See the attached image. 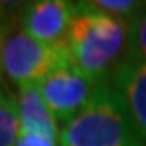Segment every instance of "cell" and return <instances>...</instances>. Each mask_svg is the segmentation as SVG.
Returning a JSON list of instances; mask_svg holds the SVG:
<instances>
[{
    "label": "cell",
    "mask_w": 146,
    "mask_h": 146,
    "mask_svg": "<svg viewBox=\"0 0 146 146\" xmlns=\"http://www.w3.org/2000/svg\"><path fill=\"white\" fill-rule=\"evenodd\" d=\"M76 15V4L65 0H38L23 10V31L46 44H61L66 40L70 23Z\"/></svg>",
    "instance_id": "5b68a950"
},
{
    "label": "cell",
    "mask_w": 146,
    "mask_h": 146,
    "mask_svg": "<svg viewBox=\"0 0 146 146\" xmlns=\"http://www.w3.org/2000/svg\"><path fill=\"white\" fill-rule=\"evenodd\" d=\"M72 61L66 42L46 44L25 31L10 33L2 48V72L17 86L38 84L57 66Z\"/></svg>",
    "instance_id": "3957f363"
},
{
    "label": "cell",
    "mask_w": 146,
    "mask_h": 146,
    "mask_svg": "<svg viewBox=\"0 0 146 146\" xmlns=\"http://www.w3.org/2000/svg\"><path fill=\"white\" fill-rule=\"evenodd\" d=\"M61 146H146L137 133L121 95L101 82L86 108L61 127Z\"/></svg>",
    "instance_id": "7a4b0ae2"
},
{
    "label": "cell",
    "mask_w": 146,
    "mask_h": 146,
    "mask_svg": "<svg viewBox=\"0 0 146 146\" xmlns=\"http://www.w3.org/2000/svg\"><path fill=\"white\" fill-rule=\"evenodd\" d=\"M19 121H21V133H36L57 141L59 127L57 119L51 110L46 106L42 95L38 91L36 84L19 87Z\"/></svg>",
    "instance_id": "52a82bcc"
},
{
    "label": "cell",
    "mask_w": 146,
    "mask_h": 146,
    "mask_svg": "<svg viewBox=\"0 0 146 146\" xmlns=\"http://www.w3.org/2000/svg\"><path fill=\"white\" fill-rule=\"evenodd\" d=\"M127 55L133 59L146 61V4L139 13L129 19V44Z\"/></svg>",
    "instance_id": "9c48e42d"
},
{
    "label": "cell",
    "mask_w": 146,
    "mask_h": 146,
    "mask_svg": "<svg viewBox=\"0 0 146 146\" xmlns=\"http://www.w3.org/2000/svg\"><path fill=\"white\" fill-rule=\"evenodd\" d=\"M93 6L125 21V17L131 19L135 13H139L144 4L142 2H135V0H95Z\"/></svg>",
    "instance_id": "30bf717a"
},
{
    "label": "cell",
    "mask_w": 146,
    "mask_h": 146,
    "mask_svg": "<svg viewBox=\"0 0 146 146\" xmlns=\"http://www.w3.org/2000/svg\"><path fill=\"white\" fill-rule=\"evenodd\" d=\"M4 11L0 10V78H2V48H4L6 40V27H4Z\"/></svg>",
    "instance_id": "7c38bea8"
},
{
    "label": "cell",
    "mask_w": 146,
    "mask_h": 146,
    "mask_svg": "<svg viewBox=\"0 0 146 146\" xmlns=\"http://www.w3.org/2000/svg\"><path fill=\"white\" fill-rule=\"evenodd\" d=\"M112 86L121 95L137 133L146 142V61L125 53L112 72Z\"/></svg>",
    "instance_id": "8992f818"
},
{
    "label": "cell",
    "mask_w": 146,
    "mask_h": 146,
    "mask_svg": "<svg viewBox=\"0 0 146 146\" xmlns=\"http://www.w3.org/2000/svg\"><path fill=\"white\" fill-rule=\"evenodd\" d=\"M2 97H4V95H2V93H0V101H2Z\"/></svg>",
    "instance_id": "4fadbf2b"
},
{
    "label": "cell",
    "mask_w": 146,
    "mask_h": 146,
    "mask_svg": "<svg viewBox=\"0 0 146 146\" xmlns=\"http://www.w3.org/2000/svg\"><path fill=\"white\" fill-rule=\"evenodd\" d=\"M15 146H57V141L36 133H21Z\"/></svg>",
    "instance_id": "8fae6325"
},
{
    "label": "cell",
    "mask_w": 146,
    "mask_h": 146,
    "mask_svg": "<svg viewBox=\"0 0 146 146\" xmlns=\"http://www.w3.org/2000/svg\"><path fill=\"white\" fill-rule=\"evenodd\" d=\"M72 59L93 80H104L108 68H116L129 44V23L93 6L76 4V15L66 34Z\"/></svg>",
    "instance_id": "6da1fadb"
},
{
    "label": "cell",
    "mask_w": 146,
    "mask_h": 146,
    "mask_svg": "<svg viewBox=\"0 0 146 146\" xmlns=\"http://www.w3.org/2000/svg\"><path fill=\"white\" fill-rule=\"evenodd\" d=\"M21 135L19 104L10 97L0 101V146H15Z\"/></svg>",
    "instance_id": "ba28073f"
},
{
    "label": "cell",
    "mask_w": 146,
    "mask_h": 146,
    "mask_svg": "<svg viewBox=\"0 0 146 146\" xmlns=\"http://www.w3.org/2000/svg\"><path fill=\"white\" fill-rule=\"evenodd\" d=\"M101 82L104 80L89 78L72 59L51 70L38 82L36 87L55 119L65 125L89 104Z\"/></svg>",
    "instance_id": "277c9868"
}]
</instances>
